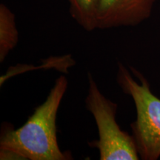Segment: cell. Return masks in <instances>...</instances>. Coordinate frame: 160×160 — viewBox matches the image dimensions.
Returning <instances> with one entry per match:
<instances>
[{
    "label": "cell",
    "instance_id": "6da1fadb",
    "mask_svg": "<svg viewBox=\"0 0 160 160\" xmlns=\"http://www.w3.org/2000/svg\"><path fill=\"white\" fill-rule=\"evenodd\" d=\"M68 86V81L65 76L58 77L45 101L22 126L2 133L0 149L14 152L23 159H73L70 153L59 149L57 136V113Z\"/></svg>",
    "mask_w": 160,
    "mask_h": 160
},
{
    "label": "cell",
    "instance_id": "7a4b0ae2",
    "mask_svg": "<svg viewBox=\"0 0 160 160\" xmlns=\"http://www.w3.org/2000/svg\"><path fill=\"white\" fill-rule=\"evenodd\" d=\"M140 83L122 64H118L117 82L124 93L131 96L137 109V119L131 124L139 157L156 160L160 157V99L152 93L148 81L132 68Z\"/></svg>",
    "mask_w": 160,
    "mask_h": 160
},
{
    "label": "cell",
    "instance_id": "3957f363",
    "mask_svg": "<svg viewBox=\"0 0 160 160\" xmlns=\"http://www.w3.org/2000/svg\"><path fill=\"white\" fill-rule=\"evenodd\" d=\"M86 109L93 115L99 139L91 144L99 152L101 160H137L139 155L132 136L122 131L117 122V104L100 91L93 76L88 73Z\"/></svg>",
    "mask_w": 160,
    "mask_h": 160
},
{
    "label": "cell",
    "instance_id": "277c9868",
    "mask_svg": "<svg viewBox=\"0 0 160 160\" xmlns=\"http://www.w3.org/2000/svg\"><path fill=\"white\" fill-rule=\"evenodd\" d=\"M157 0H99L97 29L131 27L151 15Z\"/></svg>",
    "mask_w": 160,
    "mask_h": 160
},
{
    "label": "cell",
    "instance_id": "5b68a950",
    "mask_svg": "<svg viewBox=\"0 0 160 160\" xmlns=\"http://www.w3.org/2000/svg\"><path fill=\"white\" fill-rule=\"evenodd\" d=\"M19 32L15 14L5 4L0 5V62L2 63L9 53L17 46Z\"/></svg>",
    "mask_w": 160,
    "mask_h": 160
},
{
    "label": "cell",
    "instance_id": "8992f818",
    "mask_svg": "<svg viewBox=\"0 0 160 160\" xmlns=\"http://www.w3.org/2000/svg\"><path fill=\"white\" fill-rule=\"evenodd\" d=\"M72 18L87 31L97 29L99 0H67Z\"/></svg>",
    "mask_w": 160,
    "mask_h": 160
}]
</instances>
